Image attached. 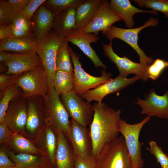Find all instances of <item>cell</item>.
<instances>
[{
  "label": "cell",
  "instance_id": "cell-1",
  "mask_svg": "<svg viewBox=\"0 0 168 168\" xmlns=\"http://www.w3.org/2000/svg\"><path fill=\"white\" fill-rule=\"evenodd\" d=\"M94 114L89 132L92 144V154L95 157L106 144L118 137V124L121 111L105 103L93 104Z\"/></svg>",
  "mask_w": 168,
  "mask_h": 168
},
{
  "label": "cell",
  "instance_id": "cell-2",
  "mask_svg": "<svg viewBox=\"0 0 168 168\" xmlns=\"http://www.w3.org/2000/svg\"><path fill=\"white\" fill-rule=\"evenodd\" d=\"M95 168H132L122 136L105 145L95 158Z\"/></svg>",
  "mask_w": 168,
  "mask_h": 168
},
{
  "label": "cell",
  "instance_id": "cell-3",
  "mask_svg": "<svg viewBox=\"0 0 168 168\" xmlns=\"http://www.w3.org/2000/svg\"><path fill=\"white\" fill-rule=\"evenodd\" d=\"M147 116L138 123L130 124L120 119L118 130L123 136L130 157L132 168H142L144 161L142 157L143 143L139 140L140 133L143 126L150 120Z\"/></svg>",
  "mask_w": 168,
  "mask_h": 168
},
{
  "label": "cell",
  "instance_id": "cell-4",
  "mask_svg": "<svg viewBox=\"0 0 168 168\" xmlns=\"http://www.w3.org/2000/svg\"><path fill=\"white\" fill-rule=\"evenodd\" d=\"M158 23V19L151 17L146 21L143 25L139 27L125 29L118 27L112 25L103 31L102 33L110 40L117 38L127 43L138 54L140 63L149 65L153 62L154 59L147 56L139 46L138 44V34L143 29L148 27L156 26Z\"/></svg>",
  "mask_w": 168,
  "mask_h": 168
},
{
  "label": "cell",
  "instance_id": "cell-5",
  "mask_svg": "<svg viewBox=\"0 0 168 168\" xmlns=\"http://www.w3.org/2000/svg\"><path fill=\"white\" fill-rule=\"evenodd\" d=\"M44 104L47 124L56 133L61 131L67 137L70 131L69 116L54 89L44 99Z\"/></svg>",
  "mask_w": 168,
  "mask_h": 168
},
{
  "label": "cell",
  "instance_id": "cell-6",
  "mask_svg": "<svg viewBox=\"0 0 168 168\" xmlns=\"http://www.w3.org/2000/svg\"><path fill=\"white\" fill-rule=\"evenodd\" d=\"M68 49L74 67V83L73 91L82 96L86 91L95 88L110 80L112 74L103 69L100 77L92 76L86 72L82 67L79 60L80 55L68 46Z\"/></svg>",
  "mask_w": 168,
  "mask_h": 168
},
{
  "label": "cell",
  "instance_id": "cell-7",
  "mask_svg": "<svg viewBox=\"0 0 168 168\" xmlns=\"http://www.w3.org/2000/svg\"><path fill=\"white\" fill-rule=\"evenodd\" d=\"M17 84L22 90V96L27 98L37 96L45 99L49 93L48 79L42 64L22 74Z\"/></svg>",
  "mask_w": 168,
  "mask_h": 168
},
{
  "label": "cell",
  "instance_id": "cell-8",
  "mask_svg": "<svg viewBox=\"0 0 168 168\" xmlns=\"http://www.w3.org/2000/svg\"><path fill=\"white\" fill-rule=\"evenodd\" d=\"M63 40L52 30L45 39L38 44L36 53L41 60L47 76L49 92L54 89L56 56Z\"/></svg>",
  "mask_w": 168,
  "mask_h": 168
},
{
  "label": "cell",
  "instance_id": "cell-9",
  "mask_svg": "<svg viewBox=\"0 0 168 168\" xmlns=\"http://www.w3.org/2000/svg\"><path fill=\"white\" fill-rule=\"evenodd\" d=\"M61 96V101L72 119L84 127L91 124L94 110L90 102L84 100L73 90Z\"/></svg>",
  "mask_w": 168,
  "mask_h": 168
},
{
  "label": "cell",
  "instance_id": "cell-10",
  "mask_svg": "<svg viewBox=\"0 0 168 168\" xmlns=\"http://www.w3.org/2000/svg\"><path fill=\"white\" fill-rule=\"evenodd\" d=\"M112 41L110 40L108 44H103V50L104 55L117 66L119 72L118 76L127 77L130 74H134L143 81H147L149 65L136 63L126 56L120 57L113 50Z\"/></svg>",
  "mask_w": 168,
  "mask_h": 168
},
{
  "label": "cell",
  "instance_id": "cell-11",
  "mask_svg": "<svg viewBox=\"0 0 168 168\" xmlns=\"http://www.w3.org/2000/svg\"><path fill=\"white\" fill-rule=\"evenodd\" d=\"M27 118L25 136L32 140L47 124L44 99L39 96L27 98Z\"/></svg>",
  "mask_w": 168,
  "mask_h": 168
},
{
  "label": "cell",
  "instance_id": "cell-12",
  "mask_svg": "<svg viewBox=\"0 0 168 168\" xmlns=\"http://www.w3.org/2000/svg\"><path fill=\"white\" fill-rule=\"evenodd\" d=\"M27 118V98L21 96L10 103L4 122L13 133H17L25 136Z\"/></svg>",
  "mask_w": 168,
  "mask_h": 168
},
{
  "label": "cell",
  "instance_id": "cell-13",
  "mask_svg": "<svg viewBox=\"0 0 168 168\" xmlns=\"http://www.w3.org/2000/svg\"><path fill=\"white\" fill-rule=\"evenodd\" d=\"M135 103L141 107L142 114L168 119V89L163 95H159L151 89L144 99L137 98Z\"/></svg>",
  "mask_w": 168,
  "mask_h": 168
},
{
  "label": "cell",
  "instance_id": "cell-14",
  "mask_svg": "<svg viewBox=\"0 0 168 168\" xmlns=\"http://www.w3.org/2000/svg\"><path fill=\"white\" fill-rule=\"evenodd\" d=\"M72 147L75 157L86 159L92 155V144L86 127L70 120V131L67 137Z\"/></svg>",
  "mask_w": 168,
  "mask_h": 168
},
{
  "label": "cell",
  "instance_id": "cell-15",
  "mask_svg": "<svg viewBox=\"0 0 168 168\" xmlns=\"http://www.w3.org/2000/svg\"><path fill=\"white\" fill-rule=\"evenodd\" d=\"M139 79V77L136 76L130 78L118 76L93 89L86 91L81 96L89 102L95 100L101 103L103 99L108 95L120 91Z\"/></svg>",
  "mask_w": 168,
  "mask_h": 168
},
{
  "label": "cell",
  "instance_id": "cell-16",
  "mask_svg": "<svg viewBox=\"0 0 168 168\" xmlns=\"http://www.w3.org/2000/svg\"><path fill=\"white\" fill-rule=\"evenodd\" d=\"M109 2L102 0L97 11L92 21L80 30L82 32L92 33L96 36L114 23L122 21L121 18L109 7Z\"/></svg>",
  "mask_w": 168,
  "mask_h": 168
},
{
  "label": "cell",
  "instance_id": "cell-17",
  "mask_svg": "<svg viewBox=\"0 0 168 168\" xmlns=\"http://www.w3.org/2000/svg\"><path fill=\"white\" fill-rule=\"evenodd\" d=\"M32 140L44 153L52 168H56L58 137L55 131L47 124L37 133Z\"/></svg>",
  "mask_w": 168,
  "mask_h": 168
},
{
  "label": "cell",
  "instance_id": "cell-18",
  "mask_svg": "<svg viewBox=\"0 0 168 168\" xmlns=\"http://www.w3.org/2000/svg\"><path fill=\"white\" fill-rule=\"evenodd\" d=\"M55 16L43 3L34 13L31 21L33 34L38 44L52 30Z\"/></svg>",
  "mask_w": 168,
  "mask_h": 168
},
{
  "label": "cell",
  "instance_id": "cell-19",
  "mask_svg": "<svg viewBox=\"0 0 168 168\" xmlns=\"http://www.w3.org/2000/svg\"><path fill=\"white\" fill-rule=\"evenodd\" d=\"M65 39L77 46L91 59L96 68L101 67L106 69L107 66L100 60L90 45L91 43L98 41L99 38L97 36L92 33L75 30Z\"/></svg>",
  "mask_w": 168,
  "mask_h": 168
},
{
  "label": "cell",
  "instance_id": "cell-20",
  "mask_svg": "<svg viewBox=\"0 0 168 168\" xmlns=\"http://www.w3.org/2000/svg\"><path fill=\"white\" fill-rule=\"evenodd\" d=\"M7 68V74H21L42 64L36 52L24 54H12L10 59L3 63Z\"/></svg>",
  "mask_w": 168,
  "mask_h": 168
},
{
  "label": "cell",
  "instance_id": "cell-21",
  "mask_svg": "<svg viewBox=\"0 0 168 168\" xmlns=\"http://www.w3.org/2000/svg\"><path fill=\"white\" fill-rule=\"evenodd\" d=\"M108 6L124 21L128 28H131L134 26L133 16L136 14L144 12L157 14V12L153 10L145 11L139 9L133 5L129 0H111L109 2Z\"/></svg>",
  "mask_w": 168,
  "mask_h": 168
},
{
  "label": "cell",
  "instance_id": "cell-22",
  "mask_svg": "<svg viewBox=\"0 0 168 168\" xmlns=\"http://www.w3.org/2000/svg\"><path fill=\"white\" fill-rule=\"evenodd\" d=\"M37 45L34 36L11 37L0 41V51H10L16 54L36 52Z\"/></svg>",
  "mask_w": 168,
  "mask_h": 168
},
{
  "label": "cell",
  "instance_id": "cell-23",
  "mask_svg": "<svg viewBox=\"0 0 168 168\" xmlns=\"http://www.w3.org/2000/svg\"><path fill=\"white\" fill-rule=\"evenodd\" d=\"M57 134L58 142L56 168H74L75 157L68 137L61 131Z\"/></svg>",
  "mask_w": 168,
  "mask_h": 168
},
{
  "label": "cell",
  "instance_id": "cell-24",
  "mask_svg": "<svg viewBox=\"0 0 168 168\" xmlns=\"http://www.w3.org/2000/svg\"><path fill=\"white\" fill-rule=\"evenodd\" d=\"M76 25V8L70 7L55 16L53 30L59 37L64 39L73 32Z\"/></svg>",
  "mask_w": 168,
  "mask_h": 168
},
{
  "label": "cell",
  "instance_id": "cell-25",
  "mask_svg": "<svg viewBox=\"0 0 168 168\" xmlns=\"http://www.w3.org/2000/svg\"><path fill=\"white\" fill-rule=\"evenodd\" d=\"M7 155L16 168H52L44 156L28 153H15L6 147Z\"/></svg>",
  "mask_w": 168,
  "mask_h": 168
},
{
  "label": "cell",
  "instance_id": "cell-26",
  "mask_svg": "<svg viewBox=\"0 0 168 168\" xmlns=\"http://www.w3.org/2000/svg\"><path fill=\"white\" fill-rule=\"evenodd\" d=\"M102 0H85L76 8L75 30H81L92 21Z\"/></svg>",
  "mask_w": 168,
  "mask_h": 168
},
{
  "label": "cell",
  "instance_id": "cell-27",
  "mask_svg": "<svg viewBox=\"0 0 168 168\" xmlns=\"http://www.w3.org/2000/svg\"><path fill=\"white\" fill-rule=\"evenodd\" d=\"M6 146L14 152L41 155L44 153L35 145L33 141L17 133H13Z\"/></svg>",
  "mask_w": 168,
  "mask_h": 168
},
{
  "label": "cell",
  "instance_id": "cell-28",
  "mask_svg": "<svg viewBox=\"0 0 168 168\" xmlns=\"http://www.w3.org/2000/svg\"><path fill=\"white\" fill-rule=\"evenodd\" d=\"M8 25L11 37L22 38L34 36L31 20L20 13L14 16Z\"/></svg>",
  "mask_w": 168,
  "mask_h": 168
},
{
  "label": "cell",
  "instance_id": "cell-29",
  "mask_svg": "<svg viewBox=\"0 0 168 168\" xmlns=\"http://www.w3.org/2000/svg\"><path fill=\"white\" fill-rule=\"evenodd\" d=\"M68 41L63 39L57 53L55 65L56 71L61 70L74 73V68L69 52Z\"/></svg>",
  "mask_w": 168,
  "mask_h": 168
},
{
  "label": "cell",
  "instance_id": "cell-30",
  "mask_svg": "<svg viewBox=\"0 0 168 168\" xmlns=\"http://www.w3.org/2000/svg\"><path fill=\"white\" fill-rule=\"evenodd\" d=\"M54 89L59 95L73 90L74 73L61 70L56 71L54 75Z\"/></svg>",
  "mask_w": 168,
  "mask_h": 168
},
{
  "label": "cell",
  "instance_id": "cell-31",
  "mask_svg": "<svg viewBox=\"0 0 168 168\" xmlns=\"http://www.w3.org/2000/svg\"><path fill=\"white\" fill-rule=\"evenodd\" d=\"M22 96V91L17 84L8 88L4 92L0 101V123L3 122L6 112L11 102Z\"/></svg>",
  "mask_w": 168,
  "mask_h": 168
},
{
  "label": "cell",
  "instance_id": "cell-32",
  "mask_svg": "<svg viewBox=\"0 0 168 168\" xmlns=\"http://www.w3.org/2000/svg\"><path fill=\"white\" fill-rule=\"evenodd\" d=\"M85 0H48L43 3L45 6L55 15L59 14L63 11L68 8H77Z\"/></svg>",
  "mask_w": 168,
  "mask_h": 168
},
{
  "label": "cell",
  "instance_id": "cell-33",
  "mask_svg": "<svg viewBox=\"0 0 168 168\" xmlns=\"http://www.w3.org/2000/svg\"><path fill=\"white\" fill-rule=\"evenodd\" d=\"M141 7L151 8L156 12L164 13L168 18V0H133Z\"/></svg>",
  "mask_w": 168,
  "mask_h": 168
},
{
  "label": "cell",
  "instance_id": "cell-34",
  "mask_svg": "<svg viewBox=\"0 0 168 168\" xmlns=\"http://www.w3.org/2000/svg\"><path fill=\"white\" fill-rule=\"evenodd\" d=\"M167 68L168 62L162 59H156L151 64L149 65L148 68V78L153 81L157 80Z\"/></svg>",
  "mask_w": 168,
  "mask_h": 168
},
{
  "label": "cell",
  "instance_id": "cell-35",
  "mask_svg": "<svg viewBox=\"0 0 168 168\" xmlns=\"http://www.w3.org/2000/svg\"><path fill=\"white\" fill-rule=\"evenodd\" d=\"M149 147L146 149L155 157L156 161L160 164L161 168H168V155L165 153L156 142L152 140L149 143Z\"/></svg>",
  "mask_w": 168,
  "mask_h": 168
},
{
  "label": "cell",
  "instance_id": "cell-36",
  "mask_svg": "<svg viewBox=\"0 0 168 168\" xmlns=\"http://www.w3.org/2000/svg\"><path fill=\"white\" fill-rule=\"evenodd\" d=\"M21 74H0V97L1 98L5 91L13 85L17 84Z\"/></svg>",
  "mask_w": 168,
  "mask_h": 168
},
{
  "label": "cell",
  "instance_id": "cell-37",
  "mask_svg": "<svg viewBox=\"0 0 168 168\" xmlns=\"http://www.w3.org/2000/svg\"><path fill=\"white\" fill-rule=\"evenodd\" d=\"M13 13V8L8 1L0 0V25L9 24Z\"/></svg>",
  "mask_w": 168,
  "mask_h": 168
},
{
  "label": "cell",
  "instance_id": "cell-38",
  "mask_svg": "<svg viewBox=\"0 0 168 168\" xmlns=\"http://www.w3.org/2000/svg\"><path fill=\"white\" fill-rule=\"evenodd\" d=\"M46 0H30L22 9L20 13L30 20L38 8Z\"/></svg>",
  "mask_w": 168,
  "mask_h": 168
},
{
  "label": "cell",
  "instance_id": "cell-39",
  "mask_svg": "<svg viewBox=\"0 0 168 168\" xmlns=\"http://www.w3.org/2000/svg\"><path fill=\"white\" fill-rule=\"evenodd\" d=\"M95 158L92 154L86 159L75 157L74 168H95Z\"/></svg>",
  "mask_w": 168,
  "mask_h": 168
},
{
  "label": "cell",
  "instance_id": "cell-40",
  "mask_svg": "<svg viewBox=\"0 0 168 168\" xmlns=\"http://www.w3.org/2000/svg\"><path fill=\"white\" fill-rule=\"evenodd\" d=\"M13 133L4 122L0 123V143L6 144L11 138Z\"/></svg>",
  "mask_w": 168,
  "mask_h": 168
},
{
  "label": "cell",
  "instance_id": "cell-41",
  "mask_svg": "<svg viewBox=\"0 0 168 168\" xmlns=\"http://www.w3.org/2000/svg\"><path fill=\"white\" fill-rule=\"evenodd\" d=\"M15 165L9 157L5 147H1L0 149V167H13Z\"/></svg>",
  "mask_w": 168,
  "mask_h": 168
},
{
  "label": "cell",
  "instance_id": "cell-42",
  "mask_svg": "<svg viewBox=\"0 0 168 168\" xmlns=\"http://www.w3.org/2000/svg\"><path fill=\"white\" fill-rule=\"evenodd\" d=\"M30 1V0H9L8 1L12 6L13 9L12 20L16 14L20 12L23 7Z\"/></svg>",
  "mask_w": 168,
  "mask_h": 168
},
{
  "label": "cell",
  "instance_id": "cell-43",
  "mask_svg": "<svg viewBox=\"0 0 168 168\" xmlns=\"http://www.w3.org/2000/svg\"><path fill=\"white\" fill-rule=\"evenodd\" d=\"M9 25H0V40H4L11 37Z\"/></svg>",
  "mask_w": 168,
  "mask_h": 168
},
{
  "label": "cell",
  "instance_id": "cell-44",
  "mask_svg": "<svg viewBox=\"0 0 168 168\" xmlns=\"http://www.w3.org/2000/svg\"><path fill=\"white\" fill-rule=\"evenodd\" d=\"M12 54L6 52V51H0V62L4 63L8 61L11 58Z\"/></svg>",
  "mask_w": 168,
  "mask_h": 168
},
{
  "label": "cell",
  "instance_id": "cell-45",
  "mask_svg": "<svg viewBox=\"0 0 168 168\" xmlns=\"http://www.w3.org/2000/svg\"><path fill=\"white\" fill-rule=\"evenodd\" d=\"M0 168H16L15 166L13 167H0Z\"/></svg>",
  "mask_w": 168,
  "mask_h": 168
}]
</instances>
